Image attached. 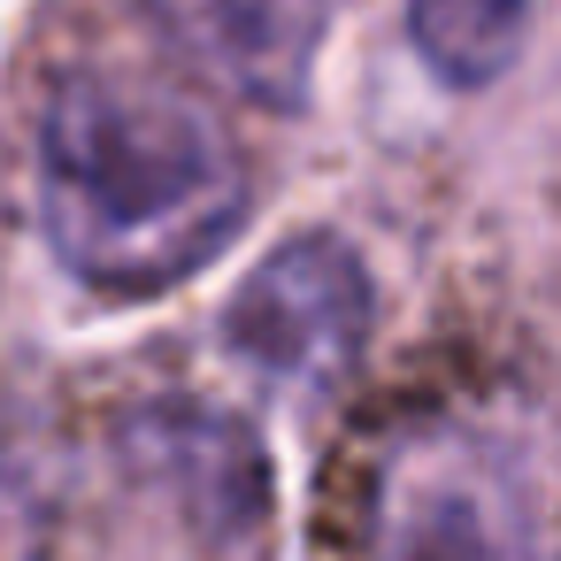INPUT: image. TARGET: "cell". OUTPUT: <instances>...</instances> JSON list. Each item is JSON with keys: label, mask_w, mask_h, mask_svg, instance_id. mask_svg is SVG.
Masks as SVG:
<instances>
[{"label": "cell", "mask_w": 561, "mask_h": 561, "mask_svg": "<svg viewBox=\"0 0 561 561\" xmlns=\"http://www.w3.org/2000/svg\"><path fill=\"white\" fill-rule=\"evenodd\" d=\"M39 231L70 277L147 300L208 270L247 224V154L170 78L78 70L39 116Z\"/></svg>", "instance_id": "cell-1"}, {"label": "cell", "mask_w": 561, "mask_h": 561, "mask_svg": "<svg viewBox=\"0 0 561 561\" xmlns=\"http://www.w3.org/2000/svg\"><path fill=\"white\" fill-rule=\"evenodd\" d=\"M369 561H561V454L500 423L400 431L362 500Z\"/></svg>", "instance_id": "cell-2"}, {"label": "cell", "mask_w": 561, "mask_h": 561, "mask_svg": "<svg viewBox=\"0 0 561 561\" xmlns=\"http://www.w3.org/2000/svg\"><path fill=\"white\" fill-rule=\"evenodd\" d=\"M231 354L285 385V392H323L354 369L362 339H369V270L346 239L331 231H300L285 247H270L254 262V277L239 285L231 316H224Z\"/></svg>", "instance_id": "cell-3"}, {"label": "cell", "mask_w": 561, "mask_h": 561, "mask_svg": "<svg viewBox=\"0 0 561 561\" xmlns=\"http://www.w3.org/2000/svg\"><path fill=\"white\" fill-rule=\"evenodd\" d=\"M147 24L193 78L239 101H262V108L308 101V70L323 47L316 0H147Z\"/></svg>", "instance_id": "cell-4"}, {"label": "cell", "mask_w": 561, "mask_h": 561, "mask_svg": "<svg viewBox=\"0 0 561 561\" xmlns=\"http://www.w3.org/2000/svg\"><path fill=\"white\" fill-rule=\"evenodd\" d=\"M408 39L446 85H492L530 39V0H408Z\"/></svg>", "instance_id": "cell-5"}]
</instances>
